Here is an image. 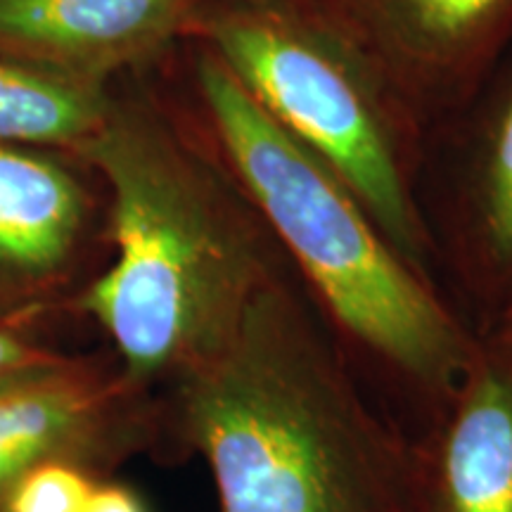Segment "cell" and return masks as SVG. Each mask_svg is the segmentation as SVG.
Returning <instances> with one entry per match:
<instances>
[{
	"label": "cell",
	"mask_w": 512,
	"mask_h": 512,
	"mask_svg": "<svg viewBox=\"0 0 512 512\" xmlns=\"http://www.w3.org/2000/svg\"><path fill=\"white\" fill-rule=\"evenodd\" d=\"M472 254L484 290L498 309V323L512 311V86L486 143L472 209Z\"/></svg>",
	"instance_id": "10"
},
{
	"label": "cell",
	"mask_w": 512,
	"mask_h": 512,
	"mask_svg": "<svg viewBox=\"0 0 512 512\" xmlns=\"http://www.w3.org/2000/svg\"><path fill=\"white\" fill-rule=\"evenodd\" d=\"M110 112L102 83L0 57V143L79 150Z\"/></svg>",
	"instance_id": "9"
},
{
	"label": "cell",
	"mask_w": 512,
	"mask_h": 512,
	"mask_svg": "<svg viewBox=\"0 0 512 512\" xmlns=\"http://www.w3.org/2000/svg\"><path fill=\"white\" fill-rule=\"evenodd\" d=\"M136 458L169 460L164 399L114 356H69L0 392V512L10 486L46 463L112 479Z\"/></svg>",
	"instance_id": "5"
},
{
	"label": "cell",
	"mask_w": 512,
	"mask_h": 512,
	"mask_svg": "<svg viewBox=\"0 0 512 512\" xmlns=\"http://www.w3.org/2000/svg\"><path fill=\"white\" fill-rule=\"evenodd\" d=\"M221 62L280 126L323 159L413 268L425 238L387 138L354 79L304 36L261 19L214 27Z\"/></svg>",
	"instance_id": "4"
},
{
	"label": "cell",
	"mask_w": 512,
	"mask_h": 512,
	"mask_svg": "<svg viewBox=\"0 0 512 512\" xmlns=\"http://www.w3.org/2000/svg\"><path fill=\"white\" fill-rule=\"evenodd\" d=\"M183 0H0V57L102 83L164 48Z\"/></svg>",
	"instance_id": "8"
},
{
	"label": "cell",
	"mask_w": 512,
	"mask_h": 512,
	"mask_svg": "<svg viewBox=\"0 0 512 512\" xmlns=\"http://www.w3.org/2000/svg\"><path fill=\"white\" fill-rule=\"evenodd\" d=\"M81 512H150L138 491L117 482V479H100L93 494L88 496Z\"/></svg>",
	"instance_id": "14"
},
{
	"label": "cell",
	"mask_w": 512,
	"mask_h": 512,
	"mask_svg": "<svg viewBox=\"0 0 512 512\" xmlns=\"http://www.w3.org/2000/svg\"><path fill=\"white\" fill-rule=\"evenodd\" d=\"M482 339H486L491 347L498 349L505 358L512 361V311L505 313L494 328L486 332V335H482Z\"/></svg>",
	"instance_id": "15"
},
{
	"label": "cell",
	"mask_w": 512,
	"mask_h": 512,
	"mask_svg": "<svg viewBox=\"0 0 512 512\" xmlns=\"http://www.w3.org/2000/svg\"><path fill=\"white\" fill-rule=\"evenodd\" d=\"M164 399L169 460L207 465L219 512H418L415 439L283 280Z\"/></svg>",
	"instance_id": "1"
},
{
	"label": "cell",
	"mask_w": 512,
	"mask_h": 512,
	"mask_svg": "<svg viewBox=\"0 0 512 512\" xmlns=\"http://www.w3.org/2000/svg\"><path fill=\"white\" fill-rule=\"evenodd\" d=\"M72 354L48 347L29 335V330L0 323V392L62 366Z\"/></svg>",
	"instance_id": "13"
},
{
	"label": "cell",
	"mask_w": 512,
	"mask_h": 512,
	"mask_svg": "<svg viewBox=\"0 0 512 512\" xmlns=\"http://www.w3.org/2000/svg\"><path fill=\"white\" fill-rule=\"evenodd\" d=\"M110 190V266L69 304L112 344L124 373L164 394L219 358L278 280L264 230L169 133L110 112L79 147Z\"/></svg>",
	"instance_id": "2"
},
{
	"label": "cell",
	"mask_w": 512,
	"mask_h": 512,
	"mask_svg": "<svg viewBox=\"0 0 512 512\" xmlns=\"http://www.w3.org/2000/svg\"><path fill=\"white\" fill-rule=\"evenodd\" d=\"M91 233L93 197L62 159L0 143V323L69 309Z\"/></svg>",
	"instance_id": "6"
},
{
	"label": "cell",
	"mask_w": 512,
	"mask_h": 512,
	"mask_svg": "<svg viewBox=\"0 0 512 512\" xmlns=\"http://www.w3.org/2000/svg\"><path fill=\"white\" fill-rule=\"evenodd\" d=\"M200 86L254 209L318 294L358 375L377 401L389 396V408L411 413V434L420 437L475 363L482 337L226 64L204 60Z\"/></svg>",
	"instance_id": "3"
},
{
	"label": "cell",
	"mask_w": 512,
	"mask_h": 512,
	"mask_svg": "<svg viewBox=\"0 0 512 512\" xmlns=\"http://www.w3.org/2000/svg\"><path fill=\"white\" fill-rule=\"evenodd\" d=\"M413 17L434 36L460 38L501 22L512 0H408Z\"/></svg>",
	"instance_id": "12"
},
{
	"label": "cell",
	"mask_w": 512,
	"mask_h": 512,
	"mask_svg": "<svg viewBox=\"0 0 512 512\" xmlns=\"http://www.w3.org/2000/svg\"><path fill=\"white\" fill-rule=\"evenodd\" d=\"M98 482L69 463L38 465L10 486L3 512H81Z\"/></svg>",
	"instance_id": "11"
},
{
	"label": "cell",
	"mask_w": 512,
	"mask_h": 512,
	"mask_svg": "<svg viewBox=\"0 0 512 512\" xmlns=\"http://www.w3.org/2000/svg\"><path fill=\"white\" fill-rule=\"evenodd\" d=\"M418 512H512V361L482 349L415 437Z\"/></svg>",
	"instance_id": "7"
}]
</instances>
